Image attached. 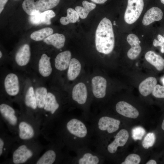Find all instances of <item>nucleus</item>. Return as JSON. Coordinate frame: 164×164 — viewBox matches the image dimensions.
I'll list each match as a JSON object with an SVG mask.
<instances>
[{"mask_svg":"<svg viewBox=\"0 0 164 164\" xmlns=\"http://www.w3.org/2000/svg\"><path fill=\"white\" fill-rule=\"evenodd\" d=\"M62 137L69 149L75 152L79 149L89 147L93 143L94 135L92 126L84 117L72 115L64 121Z\"/></svg>","mask_w":164,"mask_h":164,"instance_id":"1","label":"nucleus"},{"mask_svg":"<svg viewBox=\"0 0 164 164\" xmlns=\"http://www.w3.org/2000/svg\"><path fill=\"white\" fill-rule=\"evenodd\" d=\"M88 121L93 131L94 145L107 139L110 135L117 132L121 123L116 118L101 113L91 115Z\"/></svg>","mask_w":164,"mask_h":164,"instance_id":"2","label":"nucleus"},{"mask_svg":"<svg viewBox=\"0 0 164 164\" xmlns=\"http://www.w3.org/2000/svg\"><path fill=\"white\" fill-rule=\"evenodd\" d=\"M114 37L111 21L105 17L99 22L96 31L95 45L99 53L108 54L114 46Z\"/></svg>","mask_w":164,"mask_h":164,"instance_id":"3","label":"nucleus"},{"mask_svg":"<svg viewBox=\"0 0 164 164\" xmlns=\"http://www.w3.org/2000/svg\"><path fill=\"white\" fill-rule=\"evenodd\" d=\"M129 137L127 130L122 129L114 136L113 140L108 144H100L94 145L95 151L104 157L107 154H115L119 147L124 146L127 142Z\"/></svg>","mask_w":164,"mask_h":164,"instance_id":"4","label":"nucleus"},{"mask_svg":"<svg viewBox=\"0 0 164 164\" xmlns=\"http://www.w3.org/2000/svg\"><path fill=\"white\" fill-rule=\"evenodd\" d=\"M76 155L70 160L72 164H99L103 163L104 157L95 151L92 150L89 147L79 149L75 152Z\"/></svg>","mask_w":164,"mask_h":164,"instance_id":"5","label":"nucleus"},{"mask_svg":"<svg viewBox=\"0 0 164 164\" xmlns=\"http://www.w3.org/2000/svg\"><path fill=\"white\" fill-rule=\"evenodd\" d=\"M60 0H25L22 4L24 11L30 16L50 10L57 6Z\"/></svg>","mask_w":164,"mask_h":164,"instance_id":"6","label":"nucleus"},{"mask_svg":"<svg viewBox=\"0 0 164 164\" xmlns=\"http://www.w3.org/2000/svg\"><path fill=\"white\" fill-rule=\"evenodd\" d=\"M71 98L74 104L83 109L82 116L88 121L89 116L86 108L89 99L87 86L84 83L79 82L74 86L72 91Z\"/></svg>","mask_w":164,"mask_h":164,"instance_id":"7","label":"nucleus"},{"mask_svg":"<svg viewBox=\"0 0 164 164\" xmlns=\"http://www.w3.org/2000/svg\"><path fill=\"white\" fill-rule=\"evenodd\" d=\"M144 6L143 0H128L124 16L125 22L129 24L135 22L141 14Z\"/></svg>","mask_w":164,"mask_h":164,"instance_id":"8","label":"nucleus"},{"mask_svg":"<svg viewBox=\"0 0 164 164\" xmlns=\"http://www.w3.org/2000/svg\"><path fill=\"white\" fill-rule=\"evenodd\" d=\"M91 84L94 97L98 100L104 98L106 94V80L101 76H96L92 79Z\"/></svg>","mask_w":164,"mask_h":164,"instance_id":"9","label":"nucleus"},{"mask_svg":"<svg viewBox=\"0 0 164 164\" xmlns=\"http://www.w3.org/2000/svg\"><path fill=\"white\" fill-rule=\"evenodd\" d=\"M115 109L118 114L128 118L135 119L139 115V112L136 108L125 101L118 102L115 105Z\"/></svg>","mask_w":164,"mask_h":164,"instance_id":"10","label":"nucleus"},{"mask_svg":"<svg viewBox=\"0 0 164 164\" xmlns=\"http://www.w3.org/2000/svg\"><path fill=\"white\" fill-rule=\"evenodd\" d=\"M4 85L7 93L10 96H15L19 93V86L18 77L13 73L8 74L5 77Z\"/></svg>","mask_w":164,"mask_h":164,"instance_id":"11","label":"nucleus"},{"mask_svg":"<svg viewBox=\"0 0 164 164\" xmlns=\"http://www.w3.org/2000/svg\"><path fill=\"white\" fill-rule=\"evenodd\" d=\"M127 40L131 46L128 51L127 56L131 60H135L138 57L141 52V47L140 45L141 42L138 37L134 34L128 35Z\"/></svg>","mask_w":164,"mask_h":164,"instance_id":"12","label":"nucleus"},{"mask_svg":"<svg viewBox=\"0 0 164 164\" xmlns=\"http://www.w3.org/2000/svg\"><path fill=\"white\" fill-rule=\"evenodd\" d=\"M33 154L32 151L29 149L26 145H21L13 153V162L15 164L24 163L31 158Z\"/></svg>","mask_w":164,"mask_h":164,"instance_id":"13","label":"nucleus"},{"mask_svg":"<svg viewBox=\"0 0 164 164\" xmlns=\"http://www.w3.org/2000/svg\"><path fill=\"white\" fill-rule=\"evenodd\" d=\"M56 15L54 12L48 10L36 15L30 16L29 18L30 22L32 24L39 25L40 24L50 25L51 19Z\"/></svg>","mask_w":164,"mask_h":164,"instance_id":"14","label":"nucleus"},{"mask_svg":"<svg viewBox=\"0 0 164 164\" xmlns=\"http://www.w3.org/2000/svg\"><path fill=\"white\" fill-rule=\"evenodd\" d=\"M71 59V53L69 50H66L58 54L55 59L56 68L60 71L67 69Z\"/></svg>","mask_w":164,"mask_h":164,"instance_id":"15","label":"nucleus"},{"mask_svg":"<svg viewBox=\"0 0 164 164\" xmlns=\"http://www.w3.org/2000/svg\"><path fill=\"white\" fill-rule=\"evenodd\" d=\"M163 12L159 8L154 7L149 9L145 14L142 23L145 26H148L155 21L160 20L163 17Z\"/></svg>","mask_w":164,"mask_h":164,"instance_id":"16","label":"nucleus"},{"mask_svg":"<svg viewBox=\"0 0 164 164\" xmlns=\"http://www.w3.org/2000/svg\"><path fill=\"white\" fill-rule=\"evenodd\" d=\"M30 56L29 45L27 44H24L17 52L15 56V61L19 66H25L29 63Z\"/></svg>","mask_w":164,"mask_h":164,"instance_id":"17","label":"nucleus"},{"mask_svg":"<svg viewBox=\"0 0 164 164\" xmlns=\"http://www.w3.org/2000/svg\"><path fill=\"white\" fill-rule=\"evenodd\" d=\"M157 84V80L155 78L148 77L140 84L138 86L139 92L143 96L146 97L152 93Z\"/></svg>","mask_w":164,"mask_h":164,"instance_id":"18","label":"nucleus"},{"mask_svg":"<svg viewBox=\"0 0 164 164\" xmlns=\"http://www.w3.org/2000/svg\"><path fill=\"white\" fill-rule=\"evenodd\" d=\"M0 112L2 115L12 126L17 123L18 119L14 109L9 105L2 104L0 105Z\"/></svg>","mask_w":164,"mask_h":164,"instance_id":"19","label":"nucleus"},{"mask_svg":"<svg viewBox=\"0 0 164 164\" xmlns=\"http://www.w3.org/2000/svg\"><path fill=\"white\" fill-rule=\"evenodd\" d=\"M145 58L146 60L158 70L161 71L164 69V59L153 51H148L145 54Z\"/></svg>","mask_w":164,"mask_h":164,"instance_id":"20","label":"nucleus"},{"mask_svg":"<svg viewBox=\"0 0 164 164\" xmlns=\"http://www.w3.org/2000/svg\"><path fill=\"white\" fill-rule=\"evenodd\" d=\"M50 58L46 54H43L39 59L38 64V70L40 74L46 77L50 75L52 68L50 62Z\"/></svg>","mask_w":164,"mask_h":164,"instance_id":"21","label":"nucleus"},{"mask_svg":"<svg viewBox=\"0 0 164 164\" xmlns=\"http://www.w3.org/2000/svg\"><path fill=\"white\" fill-rule=\"evenodd\" d=\"M82 68L80 62L77 59H71L67 72V77L70 81L75 80L80 74Z\"/></svg>","mask_w":164,"mask_h":164,"instance_id":"22","label":"nucleus"},{"mask_svg":"<svg viewBox=\"0 0 164 164\" xmlns=\"http://www.w3.org/2000/svg\"><path fill=\"white\" fill-rule=\"evenodd\" d=\"M19 135L20 139L27 140L32 138L35 135L34 129L29 123L22 121L19 125Z\"/></svg>","mask_w":164,"mask_h":164,"instance_id":"23","label":"nucleus"},{"mask_svg":"<svg viewBox=\"0 0 164 164\" xmlns=\"http://www.w3.org/2000/svg\"><path fill=\"white\" fill-rule=\"evenodd\" d=\"M60 106V105L55 96L52 93L48 92L44 109L50 112L51 114H54L59 109Z\"/></svg>","mask_w":164,"mask_h":164,"instance_id":"24","label":"nucleus"},{"mask_svg":"<svg viewBox=\"0 0 164 164\" xmlns=\"http://www.w3.org/2000/svg\"><path fill=\"white\" fill-rule=\"evenodd\" d=\"M48 45H52L57 49H60L64 46L65 37L63 34L55 33L50 35L43 40Z\"/></svg>","mask_w":164,"mask_h":164,"instance_id":"25","label":"nucleus"},{"mask_svg":"<svg viewBox=\"0 0 164 164\" xmlns=\"http://www.w3.org/2000/svg\"><path fill=\"white\" fill-rule=\"evenodd\" d=\"M82 4L83 7L77 6L75 7V10L80 18L85 19L87 18L89 12L95 8L96 5L86 0L83 1Z\"/></svg>","mask_w":164,"mask_h":164,"instance_id":"26","label":"nucleus"},{"mask_svg":"<svg viewBox=\"0 0 164 164\" xmlns=\"http://www.w3.org/2000/svg\"><path fill=\"white\" fill-rule=\"evenodd\" d=\"M58 152L55 150H49L45 152L36 162V164H52L56 161Z\"/></svg>","mask_w":164,"mask_h":164,"instance_id":"27","label":"nucleus"},{"mask_svg":"<svg viewBox=\"0 0 164 164\" xmlns=\"http://www.w3.org/2000/svg\"><path fill=\"white\" fill-rule=\"evenodd\" d=\"M53 29L50 27H46L37 30L32 33L30 38L36 41H40L53 34Z\"/></svg>","mask_w":164,"mask_h":164,"instance_id":"28","label":"nucleus"},{"mask_svg":"<svg viewBox=\"0 0 164 164\" xmlns=\"http://www.w3.org/2000/svg\"><path fill=\"white\" fill-rule=\"evenodd\" d=\"M79 15L75 10L69 8L67 10V15L62 17L60 19L61 23L64 25H68L70 23H74L79 19Z\"/></svg>","mask_w":164,"mask_h":164,"instance_id":"29","label":"nucleus"},{"mask_svg":"<svg viewBox=\"0 0 164 164\" xmlns=\"http://www.w3.org/2000/svg\"><path fill=\"white\" fill-rule=\"evenodd\" d=\"M37 107L43 108L47 94L46 89L43 87L37 88L35 92Z\"/></svg>","mask_w":164,"mask_h":164,"instance_id":"30","label":"nucleus"},{"mask_svg":"<svg viewBox=\"0 0 164 164\" xmlns=\"http://www.w3.org/2000/svg\"><path fill=\"white\" fill-rule=\"evenodd\" d=\"M25 103L27 106L33 109H36L37 107L35 93L32 87H30L26 92Z\"/></svg>","mask_w":164,"mask_h":164,"instance_id":"31","label":"nucleus"},{"mask_svg":"<svg viewBox=\"0 0 164 164\" xmlns=\"http://www.w3.org/2000/svg\"><path fill=\"white\" fill-rule=\"evenodd\" d=\"M155 141V136L152 132L148 133L144 138L142 142V146L145 149H148L152 147L154 144Z\"/></svg>","mask_w":164,"mask_h":164,"instance_id":"32","label":"nucleus"},{"mask_svg":"<svg viewBox=\"0 0 164 164\" xmlns=\"http://www.w3.org/2000/svg\"><path fill=\"white\" fill-rule=\"evenodd\" d=\"M140 156L136 154L132 153L129 155L125 158L121 164H138L141 161Z\"/></svg>","mask_w":164,"mask_h":164,"instance_id":"33","label":"nucleus"},{"mask_svg":"<svg viewBox=\"0 0 164 164\" xmlns=\"http://www.w3.org/2000/svg\"><path fill=\"white\" fill-rule=\"evenodd\" d=\"M152 93L155 97L164 98V86L156 84Z\"/></svg>","mask_w":164,"mask_h":164,"instance_id":"34","label":"nucleus"},{"mask_svg":"<svg viewBox=\"0 0 164 164\" xmlns=\"http://www.w3.org/2000/svg\"><path fill=\"white\" fill-rule=\"evenodd\" d=\"M157 38L158 40L155 39H154L153 45L155 47L160 46L161 52L164 53V37L160 34H158Z\"/></svg>","mask_w":164,"mask_h":164,"instance_id":"35","label":"nucleus"},{"mask_svg":"<svg viewBox=\"0 0 164 164\" xmlns=\"http://www.w3.org/2000/svg\"><path fill=\"white\" fill-rule=\"evenodd\" d=\"M8 0H0V13H1Z\"/></svg>","mask_w":164,"mask_h":164,"instance_id":"36","label":"nucleus"},{"mask_svg":"<svg viewBox=\"0 0 164 164\" xmlns=\"http://www.w3.org/2000/svg\"><path fill=\"white\" fill-rule=\"evenodd\" d=\"M4 145V142L2 139L1 138H0V156L2 155L3 151V149Z\"/></svg>","mask_w":164,"mask_h":164,"instance_id":"37","label":"nucleus"},{"mask_svg":"<svg viewBox=\"0 0 164 164\" xmlns=\"http://www.w3.org/2000/svg\"><path fill=\"white\" fill-rule=\"evenodd\" d=\"M92 2L97 4H102L104 3L108 0H91Z\"/></svg>","mask_w":164,"mask_h":164,"instance_id":"38","label":"nucleus"},{"mask_svg":"<svg viewBox=\"0 0 164 164\" xmlns=\"http://www.w3.org/2000/svg\"><path fill=\"white\" fill-rule=\"evenodd\" d=\"M146 164H156V162L154 160L151 159L148 161L146 163Z\"/></svg>","mask_w":164,"mask_h":164,"instance_id":"39","label":"nucleus"},{"mask_svg":"<svg viewBox=\"0 0 164 164\" xmlns=\"http://www.w3.org/2000/svg\"><path fill=\"white\" fill-rule=\"evenodd\" d=\"M161 127L162 129L164 131V118L162 122Z\"/></svg>","mask_w":164,"mask_h":164,"instance_id":"40","label":"nucleus"},{"mask_svg":"<svg viewBox=\"0 0 164 164\" xmlns=\"http://www.w3.org/2000/svg\"><path fill=\"white\" fill-rule=\"evenodd\" d=\"M2 56V53L1 51H0V58H1Z\"/></svg>","mask_w":164,"mask_h":164,"instance_id":"41","label":"nucleus"},{"mask_svg":"<svg viewBox=\"0 0 164 164\" xmlns=\"http://www.w3.org/2000/svg\"><path fill=\"white\" fill-rule=\"evenodd\" d=\"M160 1L162 3L164 4V0H160Z\"/></svg>","mask_w":164,"mask_h":164,"instance_id":"42","label":"nucleus"},{"mask_svg":"<svg viewBox=\"0 0 164 164\" xmlns=\"http://www.w3.org/2000/svg\"><path fill=\"white\" fill-rule=\"evenodd\" d=\"M162 83L164 86V77L163 78L162 80Z\"/></svg>","mask_w":164,"mask_h":164,"instance_id":"43","label":"nucleus"},{"mask_svg":"<svg viewBox=\"0 0 164 164\" xmlns=\"http://www.w3.org/2000/svg\"><path fill=\"white\" fill-rule=\"evenodd\" d=\"M113 24H114V25H116L115 22V21L114 22Z\"/></svg>","mask_w":164,"mask_h":164,"instance_id":"44","label":"nucleus"},{"mask_svg":"<svg viewBox=\"0 0 164 164\" xmlns=\"http://www.w3.org/2000/svg\"></svg>","mask_w":164,"mask_h":164,"instance_id":"45","label":"nucleus"},{"mask_svg":"<svg viewBox=\"0 0 164 164\" xmlns=\"http://www.w3.org/2000/svg\"></svg>","mask_w":164,"mask_h":164,"instance_id":"46","label":"nucleus"}]
</instances>
